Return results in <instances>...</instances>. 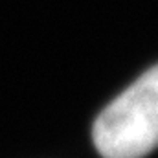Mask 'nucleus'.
<instances>
[{"label": "nucleus", "instance_id": "nucleus-1", "mask_svg": "<svg viewBox=\"0 0 158 158\" xmlns=\"http://www.w3.org/2000/svg\"><path fill=\"white\" fill-rule=\"evenodd\" d=\"M94 145L103 158H143L158 147V64L96 118Z\"/></svg>", "mask_w": 158, "mask_h": 158}]
</instances>
